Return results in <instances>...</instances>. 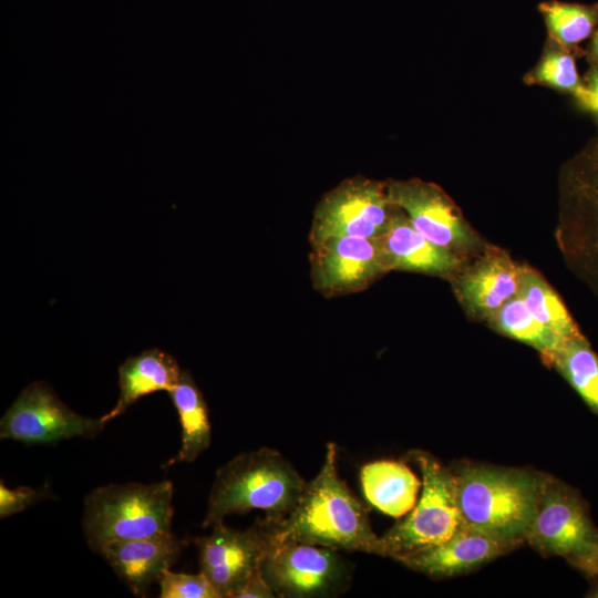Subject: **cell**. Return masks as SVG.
I'll use <instances>...</instances> for the list:
<instances>
[{
    "label": "cell",
    "instance_id": "6da1fadb",
    "mask_svg": "<svg viewBox=\"0 0 598 598\" xmlns=\"http://www.w3.org/2000/svg\"><path fill=\"white\" fill-rule=\"evenodd\" d=\"M264 519L274 542H297L386 557L382 537L372 529L367 509L338 474L333 442L327 444L319 473L306 483L291 514L278 523Z\"/></svg>",
    "mask_w": 598,
    "mask_h": 598
},
{
    "label": "cell",
    "instance_id": "7a4b0ae2",
    "mask_svg": "<svg viewBox=\"0 0 598 598\" xmlns=\"http://www.w3.org/2000/svg\"><path fill=\"white\" fill-rule=\"evenodd\" d=\"M454 474L462 526L487 534L512 549L526 542L545 474L487 465H465Z\"/></svg>",
    "mask_w": 598,
    "mask_h": 598
},
{
    "label": "cell",
    "instance_id": "3957f363",
    "mask_svg": "<svg viewBox=\"0 0 598 598\" xmlns=\"http://www.w3.org/2000/svg\"><path fill=\"white\" fill-rule=\"evenodd\" d=\"M307 481L280 452L260 447L243 452L219 467L209 493L203 527L224 523L234 514L265 511L278 523L299 503Z\"/></svg>",
    "mask_w": 598,
    "mask_h": 598
},
{
    "label": "cell",
    "instance_id": "277c9868",
    "mask_svg": "<svg viewBox=\"0 0 598 598\" xmlns=\"http://www.w3.org/2000/svg\"><path fill=\"white\" fill-rule=\"evenodd\" d=\"M173 484L127 483L100 486L84 501L83 532L89 547L100 553L117 540H132L171 532Z\"/></svg>",
    "mask_w": 598,
    "mask_h": 598
},
{
    "label": "cell",
    "instance_id": "5b68a950",
    "mask_svg": "<svg viewBox=\"0 0 598 598\" xmlns=\"http://www.w3.org/2000/svg\"><path fill=\"white\" fill-rule=\"evenodd\" d=\"M410 456L422 473L421 497L406 517L381 536L386 557L395 560L447 540L462 526L454 471L423 451H412Z\"/></svg>",
    "mask_w": 598,
    "mask_h": 598
},
{
    "label": "cell",
    "instance_id": "8992f818",
    "mask_svg": "<svg viewBox=\"0 0 598 598\" xmlns=\"http://www.w3.org/2000/svg\"><path fill=\"white\" fill-rule=\"evenodd\" d=\"M260 571L278 598H328L351 587L353 565L339 550L271 536Z\"/></svg>",
    "mask_w": 598,
    "mask_h": 598
},
{
    "label": "cell",
    "instance_id": "52a82bcc",
    "mask_svg": "<svg viewBox=\"0 0 598 598\" xmlns=\"http://www.w3.org/2000/svg\"><path fill=\"white\" fill-rule=\"evenodd\" d=\"M394 210L386 182L360 175L347 178L318 202L309 241L313 244L331 237L378 238L386 230Z\"/></svg>",
    "mask_w": 598,
    "mask_h": 598
},
{
    "label": "cell",
    "instance_id": "ba28073f",
    "mask_svg": "<svg viewBox=\"0 0 598 598\" xmlns=\"http://www.w3.org/2000/svg\"><path fill=\"white\" fill-rule=\"evenodd\" d=\"M526 542L545 557L571 563L598 547V528L580 494L546 475Z\"/></svg>",
    "mask_w": 598,
    "mask_h": 598
},
{
    "label": "cell",
    "instance_id": "9c48e42d",
    "mask_svg": "<svg viewBox=\"0 0 598 598\" xmlns=\"http://www.w3.org/2000/svg\"><path fill=\"white\" fill-rule=\"evenodd\" d=\"M392 205L434 245L466 259L485 248L452 199L435 184L412 178L386 182Z\"/></svg>",
    "mask_w": 598,
    "mask_h": 598
},
{
    "label": "cell",
    "instance_id": "30bf717a",
    "mask_svg": "<svg viewBox=\"0 0 598 598\" xmlns=\"http://www.w3.org/2000/svg\"><path fill=\"white\" fill-rule=\"evenodd\" d=\"M106 423L70 409L47 383L24 388L0 421V437L25 444H51L75 436H95Z\"/></svg>",
    "mask_w": 598,
    "mask_h": 598
},
{
    "label": "cell",
    "instance_id": "8fae6325",
    "mask_svg": "<svg viewBox=\"0 0 598 598\" xmlns=\"http://www.w3.org/2000/svg\"><path fill=\"white\" fill-rule=\"evenodd\" d=\"M565 182V251L598 291V141L569 166Z\"/></svg>",
    "mask_w": 598,
    "mask_h": 598
},
{
    "label": "cell",
    "instance_id": "7c38bea8",
    "mask_svg": "<svg viewBox=\"0 0 598 598\" xmlns=\"http://www.w3.org/2000/svg\"><path fill=\"white\" fill-rule=\"evenodd\" d=\"M212 528L210 534L195 539L200 573L220 598H236L260 569L271 534L264 518L246 530L229 528L224 523Z\"/></svg>",
    "mask_w": 598,
    "mask_h": 598
},
{
    "label": "cell",
    "instance_id": "4fadbf2b",
    "mask_svg": "<svg viewBox=\"0 0 598 598\" xmlns=\"http://www.w3.org/2000/svg\"><path fill=\"white\" fill-rule=\"evenodd\" d=\"M310 245L311 282L327 298L363 291L390 272L379 238L331 237Z\"/></svg>",
    "mask_w": 598,
    "mask_h": 598
},
{
    "label": "cell",
    "instance_id": "5bb4252c",
    "mask_svg": "<svg viewBox=\"0 0 598 598\" xmlns=\"http://www.w3.org/2000/svg\"><path fill=\"white\" fill-rule=\"evenodd\" d=\"M523 266L496 247H485L471 265L452 279L467 313L477 319L493 316L519 292Z\"/></svg>",
    "mask_w": 598,
    "mask_h": 598
},
{
    "label": "cell",
    "instance_id": "9a60e30c",
    "mask_svg": "<svg viewBox=\"0 0 598 598\" xmlns=\"http://www.w3.org/2000/svg\"><path fill=\"white\" fill-rule=\"evenodd\" d=\"M185 546L184 539L165 532L109 543L100 554L134 595L144 596L148 587L177 561Z\"/></svg>",
    "mask_w": 598,
    "mask_h": 598
},
{
    "label": "cell",
    "instance_id": "2e32d148",
    "mask_svg": "<svg viewBox=\"0 0 598 598\" xmlns=\"http://www.w3.org/2000/svg\"><path fill=\"white\" fill-rule=\"evenodd\" d=\"M511 547L480 530L461 526L447 540L396 560L432 578L454 577L480 568Z\"/></svg>",
    "mask_w": 598,
    "mask_h": 598
},
{
    "label": "cell",
    "instance_id": "e0dca14e",
    "mask_svg": "<svg viewBox=\"0 0 598 598\" xmlns=\"http://www.w3.org/2000/svg\"><path fill=\"white\" fill-rule=\"evenodd\" d=\"M378 238L389 271H410L452 280L466 264L465 258L423 237L398 207L386 230Z\"/></svg>",
    "mask_w": 598,
    "mask_h": 598
},
{
    "label": "cell",
    "instance_id": "ac0fdd59",
    "mask_svg": "<svg viewBox=\"0 0 598 598\" xmlns=\"http://www.w3.org/2000/svg\"><path fill=\"white\" fill-rule=\"evenodd\" d=\"M182 370L174 357L158 348H152L127 358L118 368L120 395L113 409L101 416L109 421L122 415L143 396L157 392H171L178 383Z\"/></svg>",
    "mask_w": 598,
    "mask_h": 598
},
{
    "label": "cell",
    "instance_id": "d6986e66",
    "mask_svg": "<svg viewBox=\"0 0 598 598\" xmlns=\"http://www.w3.org/2000/svg\"><path fill=\"white\" fill-rule=\"evenodd\" d=\"M360 480L365 498L389 516H403L416 504L421 483L403 462L368 463L361 468Z\"/></svg>",
    "mask_w": 598,
    "mask_h": 598
},
{
    "label": "cell",
    "instance_id": "ffe728a7",
    "mask_svg": "<svg viewBox=\"0 0 598 598\" xmlns=\"http://www.w3.org/2000/svg\"><path fill=\"white\" fill-rule=\"evenodd\" d=\"M168 393L178 414L182 440L178 453L166 465L194 462L212 441L207 403L188 370H182L178 383Z\"/></svg>",
    "mask_w": 598,
    "mask_h": 598
},
{
    "label": "cell",
    "instance_id": "44dd1931",
    "mask_svg": "<svg viewBox=\"0 0 598 598\" xmlns=\"http://www.w3.org/2000/svg\"><path fill=\"white\" fill-rule=\"evenodd\" d=\"M518 296L530 313L563 342L581 333L556 290L528 266H523Z\"/></svg>",
    "mask_w": 598,
    "mask_h": 598
},
{
    "label": "cell",
    "instance_id": "7402d4cb",
    "mask_svg": "<svg viewBox=\"0 0 598 598\" xmlns=\"http://www.w3.org/2000/svg\"><path fill=\"white\" fill-rule=\"evenodd\" d=\"M487 322L498 333L536 349L549 367L565 343L530 313L518 295L502 306Z\"/></svg>",
    "mask_w": 598,
    "mask_h": 598
},
{
    "label": "cell",
    "instance_id": "603a6c76",
    "mask_svg": "<svg viewBox=\"0 0 598 598\" xmlns=\"http://www.w3.org/2000/svg\"><path fill=\"white\" fill-rule=\"evenodd\" d=\"M553 365L598 415V354L586 337L568 339L555 353Z\"/></svg>",
    "mask_w": 598,
    "mask_h": 598
},
{
    "label": "cell",
    "instance_id": "cb8c5ba5",
    "mask_svg": "<svg viewBox=\"0 0 598 598\" xmlns=\"http://www.w3.org/2000/svg\"><path fill=\"white\" fill-rule=\"evenodd\" d=\"M549 34L561 45H574L592 31L595 12L579 4L545 2L539 6Z\"/></svg>",
    "mask_w": 598,
    "mask_h": 598
},
{
    "label": "cell",
    "instance_id": "d4e9b609",
    "mask_svg": "<svg viewBox=\"0 0 598 598\" xmlns=\"http://www.w3.org/2000/svg\"><path fill=\"white\" fill-rule=\"evenodd\" d=\"M534 79L538 83L571 93L580 84L574 59L561 51L547 52L540 60Z\"/></svg>",
    "mask_w": 598,
    "mask_h": 598
},
{
    "label": "cell",
    "instance_id": "484cf974",
    "mask_svg": "<svg viewBox=\"0 0 598 598\" xmlns=\"http://www.w3.org/2000/svg\"><path fill=\"white\" fill-rule=\"evenodd\" d=\"M161 598H220L203 573L165 570L158 579Z\"/></svg>",
    "mask_w": 598,
    "mask_h": 598
},
{
    "label": "cell",
    "instance_id": "4316f807",
    "mask_svg": "<svg viewBox=\"0 0 598 598\" xmlns=\"http://www.w3.org/2000/svg\"><path fill=\"white\" fill-rule=\"evenodd\" d=\"M48 493L43 489H34L29 486H19L17 488L7 487L3 482L0 483V517L6 518L18 514L29 506L47 497Z\"/></svg>",
    "mask_w": 598,
    "mask_h": 598
},
{
    "label": "cell",
    "instance_id": "83f0119b",
    "mask_svg": "<svg viewBox=\"0 0 598 598\" xmlns=\"http://www.w3.org/2000/svg\"><path fill=\"white\" fill-rule=\"evenodd\" d=\"M581 105L591 111L598 120V65L587 76L585 84H579L573 92Z\"/></svg>",
    "mask_w": 598,
    "mask_h": 598
},
{
    "label": "cell",
    "instance_id": "f1b7e54d",
    "mask_svg": "<svg viewBox=\"0 0 598 598\" xmlns=\"http://www.w3.org/2000/svg\"><path fill=\"white\" fill-rule=\"evenodd\" d=\"M274 590L265 580L260 569L256 571L244 588L238 592L236 598H274Z\"/></svg>",
    "mask_w": 598,
    "mask_h": 598
},
{
    "label": "cell",
    "instance_id": "f546056e",
    "mask_svg": "<svg viewBox=\"0 0 598 598\" xmlns=\"http://www.w3.org/2000/svg\"><path fill=\"white\" fill-rule=\"evenodd\" d=\"M570 564L586 576L598 578V547Z\"/></svg>",
    "mask_w": 598,
    "mask_h": 598
},
{
    "label": "cell",
    "instance_id": "4dcf8cb0",
    "mask_svg": "<svg viewBox=\"0 0 598 598\" xmlns=\"http://www.w3.org/2000/svg\"><path fill=\"white\" fill-rule=\"evenodd\" d=\"M586 596L598 598V584Z\"/></svg>",
    "mask_w": 598,
    "mask_h": 598
},
{
    "label": "cell",
    "instance_id": "1f68e13d",
    "mask_svg": "<svg viewBox=\"0 0 598 598\" xmlns=\"http://www.w3.org/2000/svg\"><path fill=\"white\" fill-rule=\"evenodd\" d=\"M594 52L598 56V33L596 34L594 40Z\"/></svg>",
    "mask_w": 598,
    "mask_h": 598
}]
</instances>
